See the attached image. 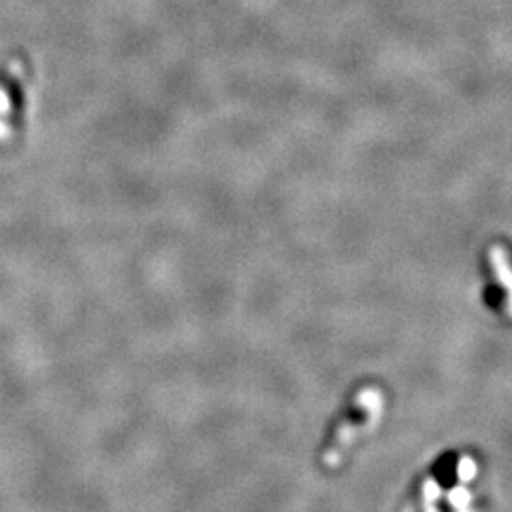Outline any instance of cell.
<instances>
[{
  "instance_id": "1",
  "label": "cell",
  "mask_w": 512,
  "mask_h": 512,
  "mask_svg": "<svg viewBox=\"0 0 512 512\" xmlns=\"http://www.w3.org/2000/svg\"><path fill=\"white\" fill-rule=\"evenodd\" d=\"M384 408V393L378 385H363L357 389L346 414L332 427V435H329L321 452V465L327 471H336L348 458L355 442L380 425Z\"/></svg>"
}]
</instances>
